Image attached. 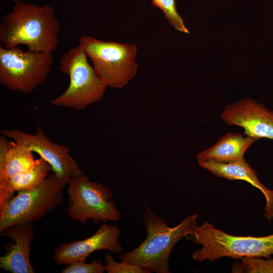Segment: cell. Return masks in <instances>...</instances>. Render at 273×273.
Listing matches in <instances>:
<instances>
[{
    "label": "cell",
    "mask_w": 273,
    "mask_h": 273,
    "mask_svg": "<svg viewBox=\"0 0 273 273\" xmlns=\"http://www.w3.org/2000/svg\"><path fill=\"white\" fill-rule=\"evenodd\" d=\"M52 167L48 162L39 157L31 169L13 176L10 181L11 188L13 193L23 190L33 188L49 176Z\"/></svg>",
    "instance_id": "2e32d148"
},
{
    "label": "cell",
    "mask_w": 273,
    "mask_h": 273,
    "mask_svg": "<svg viewBox=\"0 0 273 273\" xmlns=\"http://www.w3.org/2000/svg\"><path fill=\"white\" fill-rule=\"evenodd\" d=\"M67 192V213L74 220L84 223L88 219L106 222L121 219L116 204L111 200L113 197L111 190L90 181L84 173L70 178Z\"/></svg>",
    "instance_id": "ba28073f"
},
{
    "label": "cell",
    "mask_w": 273,
    "mask_h": 273,
    "mask_svg": "<svg viewBox=\"0 0 273 273\" xmlns=\"http://www.w3.org/2000/svg\"><path fill=\"white\" fill-rule=\"evenodd\" d=\"M194 242L202 245L194 251L192 258L199 262H214L223 257L235 259L264 257L273 255V234L262 237L236 236L217 229L208 222L195 226L191 235Z\"/></svg>",
    "instance_id": "3957f363"
},
{
    "label": "cell",
    "mask_w": 273,
    "mask_h": 273,
    "mask_svg": "<svg viewBox=\"0 0 273 273\" xmlns=\"http://www.w3.org/2000/svg\"><path fill=\"white\" fill-rule=\"evenodd\" d=\"M105 266L102 260L95 259L89 263L83 261H74L62 270V273H103Z\"/></svg>",
    "instance_id": "ffe728a7"
},
{
    "label": "cell",
    "mask_w": 273,
    "mask_h": 273,
    "mask_svg": "<svg viewBox=\"0 0 273 273\" xmlns=\"http://www.w3.org/2000/svg\"><path fill=\"white\" fill-rule=\"evenodd\" d=\"M48 5L17 2L0 20V44L10 49L26 45L31 52L52 53L59 44L61 25Z\"/></svg>",
    "instance_id": "6da1fadb"
},
{
    "label": "cell",
    "mask_w": 273,
    "mask_h": 273,
    "mask_svg": "<svg viewBox=\"0 0 273 273\" xmlns=\"http://www.w3.org/2000/svg\"><path fill=\"white\" fill-rule=\"evenodd\" d=\"M53 62L52 53L0 44V83L11 90L30 93L46 80Z\"/></svg>",
    "instance_id": "52a82bcc"
},
{
    "label": "cell",
    "mask_w": 273,
    "mask_h": 273,
    "mask_svg": "<svg viewBox=\"0 0 273 273\" xmlns=\"http://www.w3.org/2000/svg\"><path fill=\"white\" fill-rule=\"evenodd\" d=\"M198 162L201 167L218 177L228 180H245L258 189L266 200L263 216L268 220H273V190L267 188L259 181L257 172L244 158L229 163L213 161Z\"/></svg>",
    "instance_id": "5bb4252c"
},
{
    "label": "cell",
    "mask_w": 273,
    "mask_h": 273,
    "mask_svg": "<svg viewBox=\"0 0 273 273\" xmlns=\"http://www.w3.org/2000/svg\"><path fill=\"white\" fill-rule=\"evenodd\" d=\"M79 44L107 87H123L136 74L135 44L105 41L86 35L80 37Z\"/></svg>",
    "instance_id": "8992f818"
},
{
    "label": "cell",
    "mask_w": 273,
    "mask_h": 273,
    "mask_svg": "<svg viewBox=\"0 0 273 273\" xmlns=\"http://www.w3.org/2000/svg\"><path fill=\"white\" fill-rule=\"evenodd\" d=\"M151 3L162 10L165 18L176 30L190 33L177 12L175 0H151Z\"/></svg>",
    "instance_id": "ac0fdd59"
},
{
    "label": "cell",
    "mask_w": 273,
    "mask_h": 273,
    "mask_svg": "<svg viewBox=\"0 0 273 273\" xmlns=\"http://www.w3.org/2000/svg\"><path fill=\"white\" fill-rule=\"evenodd\" d=\"M21 0H13V2H15V3L17 2H19Z\"/></svg>",
    "instance_id": "44dd1931"
},
{
    "label": "cell",
    "mask_w": 273,
    "mask_h": 273,
    "mask_svg": "<svg viewBox=\"0 0 273 273\" xmlns=\"http://www.w3.org/2000/svg\"><path fill=\"white\" fill-rule=\"evenodd\" d=\"M1 237L14 243L0 257V267L12 273H34L30 260L31 242L34 237L33 223L13 224L0 232Z\"/></svg>",
    "instance_id": "4fadbf2b"
},
{
    "label": "cell",
    "mask_w": 273,
    "mask_h": 273,
    "mask_svg": "<svg viewBox=\"0 0 273 273\" xmlns=\"http://www.w3.org/2000/svg\"><path fill=\"white\" fill-rule=\"evenodd\" d=\"M70 179L49 175L37 186L17 192L0 210V232L16 224L33 223L60 205Z\"/></svg>",
    "instance_id": "5b68a950"
},
{
    "label": "cell",
    "mask_w": 273,
    "mask_h": 273,
    "mask_svg": "<svg viewBox=\"0 0 273 273\" xmlns=\"http://www.w3.org/2000/svg\"><path fill=\"white\" fill-rule=\"evenodd\" d=\"M258 140L239 132H229L221 136L211 148L197 155L198 162L213 161L232 163L244 159L246 151Z\"/></svg>",
    "instance_id": "9a60e30c"
},
{
    "label": "cell",
    "mask_w": 273,
    "mask_h": 273,
    "mask_svg": "<svg viewBox=\"0 0 273 273\" xmlns=\"http://www.w3.org/2000/svg\"><path fill=\"white\" fill-rule=\"evenodd\" d=\"M220 118L229 125L242 127L247 136L273 141V111L255 100L244 98L230 103Z\"/></svg>",
    "instance_id": "30bf717a"
},
{
    "label": "cell",
    "mask_w": 273,
    "mask_h": 273,
    "mask_svg": "<svg viewBox=\"0 0 273 273\" xmlns=\"http://www.w3.org/2000/svg\"><path fill=\"white\" fill-rule=\"evenodd\" d=\"M59 70L68 75L66 90L50 104L56 106L82 110L103 97L107 85L87 61L80 45L72 48L61 57Z\"/></svg>",
    "instance_id": "277c9868"
},
{
    "label": "cell",
    "mask_w": 273,
    "mask_h": 273,
    "mask_svg": "<svg viewBox=\"0 0 273 273\" xmlns=\"http://www.w3.org/2000/svg\"><path fill=\"white\" fill-rule=\"evenodd\" d=\"M104 260L105 271L108 273H150L141 266L126 261H116L109 252L104 254Z\"/></svg>",
    "instance_id": "d6986e66"
},
{
    "label": "cell",
    "mask_w": 273,
    "mask_h": 273,
    "mask_svg": "<svg viewBox=\"0 0 273 273\" xmlns=\"http://www.w3.org/2000/svg\"><path fill=\"white\" fill-rule=\"evenodd\" d=\"M262 257H244L234 264L233 272L273 273V258L263 259Z\"/></svg>",
    "instance_id": "e0dca14e"
},
{
    "label": "cell",
    "mask_w": 273,
    "mask_h": 273,
    "mask_svg": "<svg viewBox=\"0 0 273 273\" xmlns=\"http://www.w3.org/2000/svg\"><path fill=\"white\" fill-rule=\"evenodd\" d=\"M1 134L38 154L49 163L54 173L59 177L70 179L84 173L69 154V149L53 142L39 125L34 134L15 128L3 129Z\"/></svg>",
    "instance_id": "9c48e42d"
},
{
    "label": "cell",
    "mask_w": 273,
    "mask_h": 273,
    "mask_svg": "<svg viewBox=\"0 0 273 273\" xmlns=\"http://www.w3.org/2000/svg\"><path fill=\"white\" fill-rule=\"evenodd\" d=\"M33 152L23 145L0 137V210L14 196L10 181L15 175L33 167Z\"/></svg>",
    "instance_id": "7c38bea8"
},
{
    "label": "cell",
    "mask_w": 273,
    "mask_h": 273,
    "mask_svg": "<svg viewBox=\"0 0 273 273\" xmlns=\"http://www.w3.org/2000/svg\"><path fill=\"white\" fill-rule=\"evenodd\" d=\"M120 235L117 226L102 224L92 236L60 245L55 251L54 260L58 264L68 265L76 261H85L93 252L100 250L118 254L122 249L118 241Z\"/></svg>",
    "instance_id": "8fae6325"
},
{
    "label": "cell",
    "mask_w": 273,
    "mask_h": 273,
    "mask_svg": "<svg viewBox=\"0 0 273 273\" xmlns=\"http://www.w3.org/2000/svg\"><path fill=\"white\" fill-rule=\"evenodd\" d=\"M198 216L193 213L176 226L170 227L146 206L143 215L147 232L145 240L134 249L121 254L119 259L141 266L150 272H170L168 261L171 252L180 239L193 233Z\"/></svg>",
    "instance_id": "7a4b0ae2"
}]
</instances>
